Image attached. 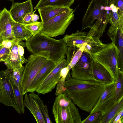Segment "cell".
Returning <instances> with one entry per match:
<instances>
[{
	"label": "cell",
	"instance_id": "6da1fadb",
	"mask_svg": "<svg viewBox=\"0 0 123 123\" xmlns=\"http://www.w3.org/2000/svg\"><path fill=\"white\" fill-rule=\"evenodd\" d=\"M65 80L63 94L80 109L89 113L95 106L106 86L111 83L77 79L71 77L69 71Z\"/></svg>",
	"mask_w": 123,
	"mask_h": 123
},
{
	"label": "cell",
	"instance_id": "7a4b0ae2",
	"mask_svg": "<svg viewBox=\"0 0 123 123\" xmlns=\"http://www.w3.org/2000/svg\"><path fill=\"white\" fill-rule=\"evenodd\" d=\"M25 44L32 54L44 57L55 64L65 58L68 47L62 38L56 40L41 32L26 41Z\"/></svg>",
	"mask_w": 123,
	"mask_h": 123
},
{
	"label": "cell",
	"instance_id": "3957f363",
	"mask_svg": "<svg viewBox=\"0 0 123 123\" xmlns=\"http://www.w3.org/2000/svg\"><path fill=\"white\" fill-rule=\"evenodd\" d=\"M111 0H91L82 21L81 31L91 29L88 36L100 38L109 23Z\"/></svg>",
	"mask_w": 123,
	"mask_h": 123
},
{
	"label": "cell",
	"instance_id": "277c9868",
	"mask_svg": "<svg viewBox=\"0 0 123 123\" xmlns=\"http://www.w3.org/2000/svg\"><path fill=\"white\" fill-rule=\"evenodd\" d=\"M52 108L57 123H81V116L72 100L65 94L57 96Z\"/></svg>",
	"mask_w": 123,
	"mask_h": 123
},
{
	"label": "cell",
	"instance_id": "5b68a950",
	"mask_svg": "<svg viewBox=\"0 0 123 123\" xmlns=\"http://www.w3.org/2000/svg\"><path fill=\"white\" fill-rule=\"evenodd\" d=\"M119 51L115 43L104 44L91 53V56L103 66L116 81L118 75V60Z\"/></svg>",
	"mask_w": 123,
	"mask_h": 123
},
{
	"label": "cell",
	"instance_id": "8992f818",
	"mask_svg": "<svg viewBox=\"0 0 123 123\" xmlns=\"http://www.w3.org/2000/svg\"><path fill=\"white\" fill-rule=\"evenodd\" d=\"M74 19V11L71 9L43 23L41 32L52 37L63 35Z\"/></svg>",
	"mask_w": 123,
	"mask_h": 123
},
{
	"label": "cell",
	"instance_id": "52a82bcc",
	"mask_svg": "<svg viewBox=\"0 0 123 123\" xmlns=\"http://www.w3.org/2000/svg\"><path fill=\"white\" fill-rule=\"evenodd\" d=\"M48 60L44 57L33 54L28 57L19 84V89L22 95L28 92L29 86Z\"/></svg>",
	"mask_w": 123,
	"mask_h": 123
},
{
	"label": "cell",
	"instance_id": "ba28073f",
	"mask_svg": "<svg viewBox=\"0 0 123 123\" xmlns=\"http://www.w3.org/2000/svg\"><path fill=\"white\" fill-rule=\"evenodd\" d=\"M86 32L78 30L75 33L66 35L62 39L68 47L79 49L84 45V51L91 54L103 43L100 40V38L88 36Z\"/></svg>",
	"mask_w": 123,
	"mask_h": 123
},
{
	"label": "cell",
	"instance_id": "9c48e42d",
	"mask_svg": "<svg viewBox=\"0 0 123 123\" xmlns=\"http://www.w3.org/2000/svg\"><path fill=\"white\" fill-rule=\"evenodd\" d=\"M11 73L6 70L0 71V103L7 106L12 107L21 114L14 95V83Z\"/></svg>",
	"mask_w": 123,
	"mask_h": 123
},
{
	"label": "cell",
	"instance_id": "30bf717a",
	"mask_svg": "<svg viewBox=\"0 0 123 123\" xmlns=\"http://www.w3.org/2000/svg\"><path fill=\"white\" fill-rule=\"evenodd\" d=\"M91 59V56L83 52L79 61L71 69V77L83 80L101 81L97 80L93 75Z\"/></svg>",
	"mask_w": 123,
	"mask_h": 123
},
{
	"label": "cell",
	"instance_id": "8fae6325",
	"mask_svg": "<svg viewBox=\"0 0 123 123\" xmlns=\"http://www.w3.org/2000/svg\"><path fill=\"white\" fill-rule=\"evenodd\" d=\"M115 84L113 82L107 85L90 114L99 111L105 115L116 104Z\"/></svg>",
	"mask_w": 123,
	"mask_h": 123
},
{
	"label": "cell",
	"instance_id": "7c38bea8",
	"mask_svg": "<svg viewBox=\"0 0 123 123\" xmlns=\"http://www.w3.org/2000/svg\"><path fill=\"white\" fill-rule=\"evenodd\" d=\"M68 65L66 60L65 59L57 64L38 86L36 91L39 94L44 95L51 92L61 78L60 75L61 69Z\"/></svg>",
	"mask_w": 123,
	"mask_h": 123
},
{
	"label": "cell",
	"instance_id": "4fadbf2b",
	"mask_svg": "<svg viewBox=\"0 0 123 123\" xmlns=\"http://www.w3.org/2000/svg\"><path fill=\"white\" fill-rule=\"evenodd\" d=\"M13 20L9 11L5 7L0 10V41L5 40L15 41L13 25Z\"/></svg>",
	"mask_w": 123,
	"mask_h": 123
},
{
	"label": "cell",
	"instance_id": "5bb4252c",
	"mask_svg": "<svg viewBox=\"0 0 123 123\" xmlns=\"http://www.w3.org/2000/svg\"><path fill=\"white\" fill-rule=\"evenodd\" d=\"M33 11H34L32 0H27L23 2L12 3L9 12L14 21L23 24L24 17Z\"/></svg>",
	"mask_w": 123,
	"mask_h": 123
},
{
	"label": "cell",
	"instance_id": "9a60e30c",
	"mask_svg": "<svg viewBox=\"0 0 123 123\" xmlns=\"http://www.w3.org/2000/svg\"><path fill=\"white\" fill-rule=\"evenodd\" d=\"M20 42L17 41L13 42L8 57L4 62L8 68L13 70L19 68L27 62V59L21 56L19 53L18 45Z\"/></svg>",
	"mask_w": 123,
	"mask_h": 123
},
{
	"label": "cell",
	"instance_id": "2e32d148",
	"mask_svg": "<svg viewBox=\"0 0 123 123\" xmlns=\"http://www.w3.org/2000/svg\"><path fill=\"white\" fill-rule=\"evenodd\" d=\"M33 92H31L29 95L25 94L23 100L24 105L30 111L37 123H46L39 105L33 96Z\"/></svg>",
	"mask_w": 123,
	"mask_h": 123
},
{
	"label": "cell",
	"instance_id": "e0dca14e",
	"mask_svg": "<svg viewBox=\"0 0 123 123\" xmlns=\"http://www.w3.org/2000/svg\"><path fill=\"white\" fill-rule=\"evenodd\" d=\"M111 10L110 11L109 23L111 24L107 31L111 42L115 43L116 37L119 30L123 29V25L120 23L118 11V9L112 3L110 5Z\"/></svg>",
	"mask_w": 123,
	"mask_h": 123
},
{
	"label": "cell",
	"instance_id": "ac0fdd59",
	"mask_svg": "<svg viewBox=\"0 0 123 123\" xmlns=\"http://www.w3.org/2000/svg\"><path fill=\"white\" fill-rule=\"evenodd\" d=\"M57 64H55L52 61L48 60L46 64L39 70L29 86L27 89L28 92H34L36 91L38 86L46 78Z\"/></svg>",
	"mask_w": 123,
	"mask_h": 123
},
{
	"label": "cell",
	"instance_id": "d6986e66",
	"mask_svg": "<svg viewBox=\"0 0 123 123\" xmlns=\"http://www.w3.org/2000/svg\"><path fill=\"white\" fill-rule=\"evenodd\" d=\"M91 65L93 75L97 80L107 83L116 82L109 72L91 56Z\"/></svg>",
	"mask_w": 123,
	"mask_h": 123
},
{
	"label": "cell",
	"instance_id": "ffe728a7",
	"mask_svg": "<svg viewBox=\"0 0 123 123\" xmlns=\"http://www.w3.org/2000/svg\"><path fill=\"white\" fill-rule=\"evenodd\" d=\"M70 7H60L48 6L37 9L41 21L44 23L57 15L71 9Z\"/></svg>",
	"mask_w": 123,
	"mask_h": 123
},
{
	"label": "cell",
	"instance_id": "44dd1931",
	"mask_svg": "<svg viewBox=\"0 0 123 123\" xmlns=\"http://www.w3.org/2000/svg\"><path fill=\"white\" fill-rule=\"evenodd\" d=\"M13 30L15 39L20 42L26 41L33 36L31 32L25 25L13 21Z\"/></svg>",
	"mask_w": 123,
	"mask_h": 123
},
{
	"label": "cell",
	"instance_id": "7402d4cb",
	"mask_svg": "<svg viewBox=\"0 0 123 123\" xmlns=\"http://www.w3.org/2000/svg\"><path fill=\"white\" fill-rule=\"evenodd\" d=\"M85 46L79 49L72 47H68L66 53L67 56L66 60L68 66L70 70L77 62L83 52Z\"/></svg>",
	"mask_w": 123,
	"mask_h": 123
},
{
	"label": "cell",
	"instance_id": "603a6c76",
	"mask_svg": "<svg viewBox=\"0 0 123 123\" xmlns=\"http://www.w3.org/2000/svg\"><path fill=\"white\" fill-rule=\"evenodd\" d=\"M75 0H39L34 7L36 10L44 6H51L60 7H70Z\"/></svg>",
	"mask_w": 123,
	"mask_h": 123
},
{
	"label": "cell",
	"instance_id": "cb8c5ba5",
	"mask_svg": "<svg viewBox=\"0 0 123 123\" xmlns=\"http://www.w3.org/2000/svg\"><path fill=\"white\" fill-rule=\"evenodd\" d=\"M123 109V97L106 114L103 115L100 123H111L114 118Z\"/></svg>",
	"mask_w": 123,
	"mask_h": 123
},
{
	"label": "cell",
	"instance_id": "d4e9b609",
	"mask_svg": "<svg viewBox=\"0 0 123 123\" xmlns=\"http://www.w3.org/2000/svg\"><path fill=\"white\" fill-rule=\"evenodd\" d=\"M115 95L116 102L123 97V71L119 69L117 77L115 82Z\"/></svg>",
	"mask_w": 123,
	"mask_h": 123
},
{
	"label": "cell",
	"instance_id": "484cf974",
	"mask_svg": "<svg viewBox=\"0 0 123 123\" xmlns=\"http://www.w3.org/2000/svg\"><path fill=\"white\" fill-rule=\"evenodd\" d=\"M118 47L119 53L118 60L119 69L123 71V29H120L118 30Z\"/></svg>",
	"mask_w": 123,
	"mask_h": 123
},
{
	"label": "cell",
	"instance_id": "4316f807",
	"mask_svg": "<svg viewBox=\"0 0 123 123\" xmlns=\"http://www.w3.org/2000/svg\"><path fill=\"white\" fill-rule=\"evenodd\" d=\"M13 89L14 95L18 106L21 112L24 114L25 111V106L24 105L23 96L19 88L13 84Z\"/></svg>",
	"mask_w": 123,
	"mask_h": 123
},
{
	"label": "cell",
	"instance_id": "83f0119b",
	"mask_svg": "<svg viewBox=\"0 0 123 123\" xmlns=\"http://www.w3.org/2000/svg\"><path fill=\"white\" fill-rule=\"evenodd\" d=\"M34 96L38 102L42 112L45 120L46 123H52L49 116L47 107L45 105H44L43 102L39 97L38 95L33 92Z\"/></svg>",
	"mask_w": 123,
	"mask_h": 123
},
{
	"label": "cell",
	"instance_id": "f1b7e54d",
	"mask_svg": "<svg viewBox=\"0 0 123 123\" xmlns=\"http://www.w3.org/2000/svg\"><path fill=\"white\" fill-rule=\"evenodd\" d=\"M24 67L15 68L13 70L12 73H11V76L14 84L19 87L20 82L22 77Z\"/></svg>",
	"mask_w": 123,
	"mask_h": 123
},
{
	"label": "cell",
	"instance_id": "f546056e",
	"mask_svg": "<svg viewBox=\"0 0 123 123\" xmlns=\"http://www.w3.org/2000/svg\"><path fill=\"white\" fill-rule=\"evenodd\" d=\"M103 115L102 112L99 111L90 114L87 117L82 121L81 123H100Z\"/></svg>",
	"mask_w": 123,
	"mask_h": 123
},
{
	"label": "cell",
	"instance_id": "4dcf8cb0",
	"mask_svg": "<svg viewBox=\"0 0 123 123\" xmlns=\"http://www.w3.org/2000/svg\"><path fill=\"white\" fill-rule=\"evenodd\" d=\"M43 23L42 21H37L25 25L31 32L33 36H34L41 32L43 28Z\"/></svg>",
	"mask_w": 123,
	"mask_h": 123
},
{
	"label": "cell",
	"instance_id": "1f68e13d",
	"mask_svg": "<svg viewBox=\"0 0 123 123\" xmlns=\"http://www.w3.org/2000/svg\"><path fill=\"white\" fill-rule=\"evenodd\" d=\"M68 73L64 71H60L61 78L57 84L56 91L55 93L56 96L63 94L65 83V79Z\"/></svg>",
	"mask_w": 123,
	"mask_h": 123
},
{
	"label": "cell",
	"instance_id": "d6a6232c",
	"mask_svg": "<svg viewBox=\"0 0 123 123\" xmlns=\"http://www.w3.org/2000/svg\"><path fill=\"white\" fill-rule=\"evenodd\" d=\"M111 3L118 9V13L120 23L123 25V0H112Z\"/></svg>",
	"mask_w": 123,
	"mask_h": 123
},
{
	"label": "cell",
	"instance_id": "836d02e7",
	"mask_svg": "<svg viewBox=\"0 0 123 123\" xmlns=\"http://www.w3.org/2000/svg\"><path fill=\"white\" fill-rule=\"evenodd\" d=\"M10 49L3 46L0 49V62H4L7 59Z\"/></svg>",
	"mask_w": 123,
	"mask_h": 123
},
{
	"label": "cell",
	"instance_id": "e575fe53",
	"mask_svg": "<svg viewBox=\"0 0 123 123\" xmlns=\"http://www.w3.org/2000/svg\"><path fill=\"white\" fill-rule=\"evenodd\" d=\"M34 12V11L31 12L25 16L23 19V25H25L32 23L31 21V16Z\"/></svg>",
	"mask_w": 123,
	"mask_h": 123
},
{
	"label": "cell",
	"instance_id": "d590c367",
	"mask_svg": "<svg viewBox=\"0 0 123 123\" xmlns=\"http://www.w3.org/2000/svg\"><path fill=\"white\" fill-rule=\"evenodd\" d=\"M16 40L18 41L17 40L15 41L8 40H3L2 42V44L3 46L8 48L10 50L12 48L13 42Z\"/></svg>",
	"mask_w": 123,
	"mask_h": 123
},
{
	"label": "cell",
	"instance_id": "8d00e7d4",
	"mask_svg": "<svg viewBox=\"0 0 123 123\" xmlns=\"http://www.w3.org/2000/svg\"><path fill=\"white\" fill-rule=\"evenodd\" d=\"M39 17L38 15L36 14H33L31 16V21L32 22H34L37 21L39 19Z\"/></svg>",
	"mask_w": 123,
	"mask_h": 123
},
{
	"label": "cell",
	"instance_id": "74e56055",
	"mask_svg": "<svg viewBox=\"0 0 123 123\" xmlns=\"http://www.w3.org/2000/svg\"><path fill=\"white\" fill-rule=\"evenodd\" d=\"M122 117H121L119 113L117 115L112 122L111 123H116L117 121Z\"/></svg>",
	"mask_w": 123,
	"mask_h": 123
},
{
	"label": "cell",
	"instance_id": "f35d334b",
	"mask_svg": "<svg viewBox=\"0 0 123 123\" xmlns=\"http://www.w3.org/2000/svg\"><path fill=\"white\" fill-rule=\"evenodd\" d=\"M123 117H122L117 121L116 123H123Z\"/></svg>",
	"mask_w": 123,
	"mask_h": 123
},
{
	"label": "cell",
	"instance_id": "ab89813d",
	"mask_svg": "<svg viewBox=\"0 0 123 123\" xmlns=\"http://www.w3.org/2000/svg\"><path fill=\"white\" fill-rule=\"evenodd\" d=\"M2 42L0 41V49L3 46L2 44Z\"/></svg>",
	"mask_w": 123,
	"mask_h": 123
},
{
	"label": "cell",
	"instance_id": "60d3db41",
	"mask_svg": "<svg viewBox=\"0 0 123 123\" xmlns=\"http://www.w3.org/2000/svg\"><path fill=\"white\" fill-rule=\"evenodd\" d=\"M9 0L11 1V0Z\"/></svg>",
	"mask_w": 123,
	"mask_h": 123
},
{
	"label": "cell",
	"instance_id": "b9f144b4",
	"mask_svg": "<svg viewBox=\"0 0 123 123\" xmlns=\"http://www.w3.org/2000/svg\"><path fill=\"white\" fill-rule=\"evenodd\" d=\"M111 0V1L112 0Z\"/></svg>",
	"mask_w": 123,
	"mask_h": 123
}]
</instances>
